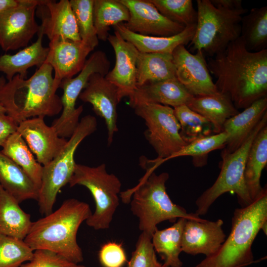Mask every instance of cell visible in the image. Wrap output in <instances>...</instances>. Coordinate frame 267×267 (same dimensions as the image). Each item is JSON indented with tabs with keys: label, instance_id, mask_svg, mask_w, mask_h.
Here are the masks:
<instances>
[{
	"label": "cell",
	"instance_id": "40",
	"mask_svg": "<svg viewBox=\"0 0 267 267\" xmlns=\"http://www.w3.org/2000/svg\"><path fill=\"white\" fill-rule=\"evenodd\" d=\"M98 257L102 267H123L127 262L122 245L115 242L109 241L103 244Z\"/></svg>",
	"mask_w": 267,
	"mask_h": 267
},
{
	"label": "cell",
	"instance_id": "35",
	"mask_svg": "<svg viewBox=\"0 0 267 267\" xmlns=\"http://www.w3.org/2000/svg\"><path fill=\"white\" fill-rule=\"evenodd\" d=\"M227 139V134L224 132L201 137L187 143L173 154L169 160L190 156L193 158L194 166L202 167L206 164L208 153L216 149H223Z\"/></svg>",
	"mask_w": 267,
	"mask_h": 267
},
{
	"label": "cell",
	"instance_id": "45",
	"mask_svg": "<svg viewBox=\"0 0 267 267\" xmlns=\"http://www.w3.org/2000/svg\"><path fill=\"white\" fill-rule=\"evenodd\" d=\"M5 79L3 77H0V88L3 87L6 83Z\"/></svg>",
	"mask_w": 267,
	"mask_h": 267
},
{
	"label": "cell",
	"instance_id": "13",
	"mask_svg": "<svg viewBox=\"0 0 267 267\" xmlns=\"http://www.w3.org/2000/svg\"><path fill=\"white\" fill-rule=\"evenodd\" d=\"M128 8L129 20L124 23L130 31L144 36L170 37L185 27L161 14L149 0H119Z\"/></svg>",
	"mask_w": 267,
	"mask_h": 267
},
{
	"label": "cell",
	"instance_id": "32",
	"mask_svg": "<svg viewBox=\"0 0 267 267\" xmlns=\"http://www.w3.org/2000/svg\"><path fill=\"white\" fill-rule=\"evenodd\" d=\"M93 18L98 39L105 42L110 35V27L127 22L130 12L119 0H94Z\"/></svg>",
	"mask_w": 267,
	"mask_h": 267
},
{
	"label": "cell",
	"instance_id": "19",
	"mask_svg": "<svg viewBox=\"0 0 267 267\" xmlns=\"http://www.w3.org/2000/svg\"><path fill=\"white\" fill-rule=\"evenodd\" d=\"M222 219L216 221L186 220L182 234L181 250L191 255L216 253L226 239Z\"/></svg>",
	"mask_w": 267,
	"mask_h": 267
},
{
	"label": "cell",
	"instance_id": "39",
	"mask_svg": "<svg viewBox=\"0 0 267 267\" xmlns=\"http://www.w3.org/2000/svg\"><path fill=\"white\" fill-rule=\"evenodd\" d=\"M151 238L145 233H141L127 267H169L158 261Z\"/></svg>",
	"mask_w": 267,
	"mask_h": 267
},
{
	"label": "cell",
	"instance_id": "23",
	"mask_svg": "<svg viewBox=\"0 0 267 267\" xmlns=\"http://www.w3.org/2000/svg\"><path fill=\"white\" fill-rule=\"evenodd\" d=\"M196 24L188 26L178 34L170 37H155L141 35L128 30L124 23L114 26V31L118 32L126 41L132 44L139 52L172 54L174 49L179 45H185L192 40Z\"/></svg>",
	"mask_w": 267,
	"mask_h": 267
},
{
	"label": "cell",
	"instance_id": "24",
	"mask_svg": "<svg viewBox=\"0 0 267 267\" xmlns=\"http://www.w3.org/2000/svg\"><path fill=\"white\" fill-rule=\"evenodd\" d=\"M36 41L13 55L4 54L0 56V72L3 73L8 81L19 74L27 79V70L36 66L40 67L45 61L49 48L43 45L44 34L39 29Z\"/></svg>",
	"mask_w": 267,
	"mask_h": 267
},
{
	"label": "cell",
	"instance_id": "4",
	"mask_svg": "<svg viewBox=\"0 0 267 267\" xmlns=\"http://www.w3.org/2000/svg\"><path fill=\"white\" fill-rule=\"evenodd\" d=\"M145 175L134 188L120 193L125 203H130L131 211L139 221L141 232L152 237L161 222H175L178 219L184 218L202 221L196 213H188L180 206L174 203L166 191V183L169 178L166 172L157 175L150 167Z\"/></svg>",
	"mask_w": 267,
	"mask_h": 267
},
{
	"label": "cell",
	"instance_id": "27",
	"mask_svg": "<svg viewBox=\"0 0 267 267\" xmlns=\"http://www.w3.org/2000/svg\"><path fill=\"white\" fill-rule=\"evenodd\" d=\"M267 164V125L255 137L247 154L244 174V180L252 201L262 193L260 179Z\"/></svg>",
	"mask_w": 267,
	"mask_h": 267
},
{
	"label": "cell",
	"instance_id": "18",
	"mask_svg": "<svg viewBox=\"0 0 267 267\" xmlns=\"http://www.w3.org/2000/svg\"><path fill=\"white\" fill-rule=\"evenodd\" d=\"M48 48L45 62L52 67L54 81L59 88L62 81L73 78L82 70L87 56L93 50L82 41L61 39L50 41Z\"/></svg>",
	"mask_w": 267,
	"mask_h": 267
},
{
	"label": "cell",
	"instance_id": "6",
	"mask_svg": "<svg viewBox=\"0 0 267 267\" xmlns=\"http://www.w3.org/2000/svg\"><path fill=\"white\" fill-rule=\"evenodd\" d=\"M197 22L190 44L194 50L215 56L240 37L242 15L247 9L215 6L210 0H197Z\"/></svg>",
	"mask_w": 267,
	"mask_h": 267
},
{
	"label": "cell",
	"instance_id": "36",
	"mask_svg": "<svg viewBox=\"0 0 267 267\" xmlns=\"http://www.w3.org/2000/svg\"><path fill=\"white\" fill-rule=\"evenodd\" d=\"M94 0H71L81 41L93 50L98 44L93 18Z\"/></svg>",
	"mask_w": 267,
	"mask_h": 267
},
{
	"label": "cell",
	"instance_id": "38",
	"mask_svg": "<svg viewBox=\"0 0 267 267\" xmlns=\"http://www.w3.org/2000/svg\"><path fill=\"white\" fill-rule=\"evenodd\" d=\"M33 254L24 240L0 233V267H19L30 261Z\"/></svg>",
	"mask_w": 267,
	"mask_h": 267
},
{
	"label": "cell",
	"instance_id": "21",
	"mask_svg": "<svg viewBox=\"0 0 267 267\" xmlns=\"http://www.w3.org/2000/svg\"><path fill=\"white\" fill-rule=\"evenodd\" d=\"M266 113L267 97H265L227 119L222 130L227 134V139L222 153H230L238 148Z\"/></svg>",
	"mask_w": 267,
	"mask_h": 267
},
{
	"label": "cell",
	"instance_id": "9",
	"mask_svg": "<svg viewBox=\"0 0 267 267\" xmlns=\"http://www.w3.org/2000/svg\"><path fill=\"white\" fill-rule=\"evenodd\" d=\"M68 184L70 187L84 186L92 195L95 209L86 220L87 224L95 230L109 228L119 205L122 184L119 178L108 173L105 164L96 167L76 164Z\"/></svg>",
	"mask_w": 267,
	"mask_h": 267
},
{
	"label": "cell",
	"instance_id": "20",
	"mask_svg": "<svg viewBox=\"0 0 267 267\" xmlns=\"http://www.w3.org/2000/svg\"><path fill=\"white\" fill-rule=\"evenodd\" d=\"M176 77L137 87L129 97L134 108L145 104H159L174 108L187 105L193 97Z\"/></svg>",
	"mask_w": 267,
	"mask_h": 267
},
{
	"label": "cell",
	"instance_id": "3",
	"mask_svg": "<svg viewBox=\"0 0 267 267\" xmlns=\"http://www.w3.org/2000/svg\"><path fill=\"white\" fill-rule=\"evenodd\" d=\"M53 68L44 62L28 79L17 74L0 88V104L18 124L28 119L58 114L62 105L52 76Z\"/></svg>",
	"mask_w": 267,
	"mask_h": 267
},
{
	"label": "cell",
	"instance_id": "28",
	"mask_svg": "<svg viewBox=\"0 0 267 267\" xmlns=\"http://www.w3.org/2000/svg\"><path fill=\"white\" fill-rule=\"evenodd\" d=\"M19 204L0 185V233L24 240L33 222Z\"/></svg>",
	"mask_w": 267,
	"mask_h": 267
},
{
	"label": "cell",
	"instance_id": "46",
	"mask_svg": "<svg viewBox=\"0 0 267 267\" xmlns=\"http://www.w3.org/2000/svg\"><path fill=\"white\" fill-rule=\"evenodd\" d=\"M0 113L6 114V110L3 108V107L0 104Z\"/></svg>",
	"mask_w": 267,
	"mask_h": 267
},
{
	"label": "cell",
	"instance_id": "31",
	"mask_svg": "<svg viewBox=\"0 0 267 267\" xmlns=\"http://www.w3.org/2000/svg\"><path fill=\"white\" fill-rule=\"evenodd\" d=\"M2 147L1 152L20 167L40 189L43 166L35 158L20 134L17 131L11 134Z\"/></svg>",
	"mask_w": 267,
	"mask_h": 267
},
{
	"label": "cell",
	"instance_id": "11",
	"mask_svg": "<svg viewBox=\"0 0 267 267\" xmlns=\"http://www.w3.org/2000/svg\"><path fill=\"white\" fill-rule=\"evenodd\" d=\"M40 0H22L11 9L0 12V46L4 51L27 46L40 26L35 15Z\"/></svg>",
	"mask_w": 267,
	"mask_h": 267
},
{
	"label": "cell",
	"instance_id": "37",
	"mask_svg": "<svg viewBox=\"0 0 267 267\" xmlns=\"http://www.w3.org/2000/svg\"><path fill=\"white\" fill-rule=\"evenodd\" d=\"M159 12L170 20L184 27L196 25L197 12L191 0H149Z\"/></svg>",
	"mask_w": 267,
	"mask_h": 267
},
{
	"label": "cell",
	"instance_id": "26",
	"mask_svg": "<svg viewBox=\"0 0 267 267\" xmlns=\"http://www.w3.org/2000/svg\"><path fill=\"white\" fill-rule=\"evenodd\" d=\"M186 105L207 119L212 124L215 134L222 132L225 121L239 112L229 96L220 92L194 96Z\"/></svg>",
	"mask_w": 267,
	"mask_h": 267
},
{
	"label": "cell",
	"instance_id": "47",
	"mask_svg": "<svg viewBox=\"0 0 267 267\" xmlns=\"http://www.w3.org/2000/svg\"><path fill=\"white\" fill-rule=\"evenodd\" d=\"M73 267H86L82 265L77 264Z\"/></svg>",
	"mask_w": 267,
	"mask_h": 267
},
{
	"label": "cell",
	"instance_id": "25",
	"mask_svg": "<svg viewBox=\"0 0 267 267\" xmlns=\"http://www.w3.org/2000/svg\"><path fill=\"white\" fill-rule=\"evenodd\" d=\"M0 185L19 203L38 200L39 189L24 170L0 151Z\"/></svg>",
	"mask_w": 267,
	"mask_h": 267
},
{
	"label": "cell",
	"instance_id": "5",
	"mask_svg": "<svg viewBox=\"0 0 267 267\" xmlns=\"http://www.w3.org/2000/svg\"><path fill=\"white\" fill-rule=\"evenodd\" d=\"M267 222V189L251 204L236 209L231 231L219 250L194 267H244L254 262L252 246Z\"/></svg>",
	"mask_w": 267,
	"mask_h": 267
},
{
	"label": "cell",
	"instance_id": "42",
	"mask_svg": "<svg viewBox=\"0 0 267 267\" xmlns=\"http://www.w3.org/2000/svg\"><path fill=\"white\" fill-rule=\"evenodd\" d=\"M18 124L5 113L0 114V146H2L8 137L17 130Z\"/></svg>",
	"mask_w": 267,
	"mask_h": 267
},
{
	"label": "cell",
	"instance_id": "2",
	"mask_svg": "<svg viewBox=\"0 0 267 267\" xmlns=\"http://www.w3.org/2000/svg\"><path fill=\"white\" fill-rule=\"evenodd\" d=\"M91 214L88 203L75 198L65 200L55 211L33 222L24 241L33 251H50L79 264L84 256L77 243V232Z\"/></svg>",
	"mask_w": 267,
	"mask_h": 267
},
{
	"label": "cell",
	"instance_id": "22",
	"mask_svg": "<svg viewBox=\"0 0 267 267\" xmlns=\"http://www.w3.org/2000/svg\"><path fill=\"white\" fill-rule=\"evenodd\" d=\"M110 62L106 53L102 50H97L87 59L82 70L74 78L61 81L59 88L63 89L61 97L63 110L72 113L76 110L77 98L86 87L90 76L98 73L105 77L109 72Z\"/></svg>",
	"mask_w": 267,
	"mask_h": 267
},
{
	"label": "cell",
	"instance_id": "34",
	"mask_svg": "<svg viewBox=\"0 0 267 267\" xmlns=\"http://www.w3.org/2000/svg\"><path fill=\"white\" fill-rule=\"evenodd\" d=\"M173 109L180 126V135L187 144L201 137L215 134L212 124L186 105Z\"/></svg>",
	"mask_w": 267,
	"mask_h": 267
},
{
	"label": "cell",
	"instance_id": "16",
	"mask_svg": "<svg viewBox=\"0 0 267 267\" xmlns=\"http://www.w3.org/2000/svg\"><path fill=\"white\" fill-rule=\"evenodd\" d=\"M36 9L42 21L40 29L49 41L56 39L81 41L70 0H40Z\"/></svg>",
	"mask_w": 267,
	"mask_h": 267
},
{
	"label": "cell",
	"instance_id": "7",
	"mask_svg": "<svg viewBox=\"0 0 267 267\" xmlns=\"http://www.w3.org/2000/svg\"><path fill=\"white\" fill-rule=\"evenodd\" d=\"M96 118L90 115L83 117L61 151L43 166L38 203L42 215L53 211L57 195L68 184L75 169L74 155L80 143L96 130Z\"/></svg>",
	"mask_w": 267,
	"mask_h": 267
},
{
	"label": "cell",
	"instance_id": "10",
	"mask_svg": "<svg viewBox=\"0 0 267 267\" xmlns=\"http://www.w3.org/2000/svg\"><path fill=\"white\" fill-rule=\"evenodd\" d=\"M147 128L145 137L162 163L187 143L180 135V125L174 109L159 104H145L134 108Z\"/></svg>",
	"mask_w": 267,
	"mask_h": 267
},
{
	"label": "cell",
	"instance_id": "44",
	"mask_svg": "<svg viewBox=\"0 0 267 267\" xmlns=\"http://www.w3.org/2000/svg\"><path fill=\"white\" fill-rule=\"evenodd\" d=\"M22 0H0V12L16 7L21 2Z\"/></svg>",
	"mask_w": 267,
	"mask_h": 267
},
{
	"label": "cell",
	"instance_id": "17",
	"mask_svg": "<svg viewBox=\"0 0 267 267\" xmlns=\"http://www.w3.org/2000/svg\"><path fill=\"white\" fill-rule=\"evenodd\" d=\"M107 40L116 57L114 67L105 77L117 89L119 99L130 97L137 88L136 63L139 51L131 43L114 31Z\"/></svg>",
	"mask_w": 267,
	"mask_h": 267
},
{
	"label": "cell",
	"instance_id": "33",
	"mask_svg": "<svg viewBox=\"0 0 267 267\" xmlns=\"http://www.w3.org/2000/svg\"><path fill=\"white\" fill-rule=\"evenodd\" d=\"M240 37L249 51L258 52L267 49V6L253 8L242 16Z\"/></svg>",
	"mask_w": 267,
	"mask_h": 267
},
{
	"label": "cell",
	"instance_id": "30",
	"mask_svg": "<svg viewBox=\"0 0 267 267\" xmlns=\"http://www.w3.org/2000/svg\"><path fill=\"white\" fill-rule=\"evenodd\" d=\"M186 219L179 218L172 226L162 230L157 229L152 236L151 242L156 253L169 267H181L179 259L181 250V239Z\"/></svg>",
	"mask_w": 267,
	"mask_h": 267
},
{
	"label": "cell",
	"instance_id": "14",
	"mask_svg": "<svg viewBox=\"0 0 267 267\" xmlns=\"http://www.w3.org/2000/svg\"><path fill=\"white\" fill-rule=\"evenodd\" d=\"M79 98L90 103L95 114L104 120L108 131V144L110 145L118 130L117 107L120 100L117 88L105 77L94 73L90 76Z\"/></svg>",
	"mask_w": 267,
	"mask_h": 267
},
{
	"label": "cell",
	"instance_id": "15",
	"mask_svg": "<svg viewBox=\"0 0 267 267\" xmlns=\"http://www.w3.org/2000/svg\"><path fill=\"white\" fill-rule=\"evenodd\" d=\"M17 132L43 166L61 151L67 141L60 137L51 126H47L42 116L21 122L18 124Z\"/></svg>",
	"mask_w": 267,
	"mask_h": 267
},
{
	"label": "cell",
	"instance_id": "1",
	"mask_svg": "<svg viewBox=\"0 0 267 267\" xmlns=\"http://www.w3.org/2000/svg\"><path fill=\"white\" fill-rule=\"evenodd\" d=\"M218 91L245 109L267 94V49L251 52L240 37L207 63Z\"/></svg>",
	"mask_w": 267,
	"mask_h": 267
},
{
	"label": "cell",
	"instance_id": "8",
	"mask_svg": "<svg viewBox=\"0 0 267 267\" xmlns=\"http://www.w3.org/2000/svg\"><path fill=\"white\" fill-rule=\"evenodd\" d=\"M267 125V113L259 122L247 138L234 151L221 153L222 161L220 173L214 184L196 200L199 216L206 214L212 204L221 195L227 192L236 194L242 207L253 202L246 188L244 174L245 163L251 145L258 132Z\"/></svg>",
	"mask_w": 267,
	"mask_h": 267
},
{
	"label": "cell",
	"instance_id": "43",
	"mask_svg": "<svg viewBox=\"0 0 267 267\" xmlns=\"http://www.w3.org/2000/svg\"><path fill=\"white\" fill-rule=\"evenodd\" d=\"M216 7L229 10L238 9L243 8L241 0H210Z\"/></svg>",
	"mask_w": 267,
	"mask_h": 267
},
{
	"label": "cell",
	"instance_id": "41",
	"mask_svg": "<svg viewBox=\"0 0 267 267\" xmlns=\"http://www.w3.org/2000/svg\"><path fill=\"white\" fill-rule=\"evenodd\" d=\"M76 265L53 252L39 249L34 251L30 261L19 267H73Z\"/></svg>",
	"mask_w": 267,
	"mask_h": 267
},
{
	"label": "cell",
	"instance_id": "29",
	"mask_svg": "<svg viewBox=\"0 0 267 267\" xmlns=\"http://www.w3.org/2000/svg\"><path fill=\"white\" fill-rule=\"evenodd\" d=\"M176 77L171 54L141 53L136 63L137 87Z\"/></svg>",
	"mask_w": 267,
	"mask_h": 267
},
{
	"label": "cell",
	"instance_id": "12",
	"mask_svg": "<svg viewBox=\"0 0 267 267\" xmlns=\"http://www.w3.org/2000/svg\"><path fill=\"white\" fill-rule=\"evenodd\" d=\"M172 55L177 79L192 96L211 95L219 92L202 51L192 54L184 45H179Z\"/></svg>",
	"mask_w": 267,
	"mask_h": 267
}]
</instances>
